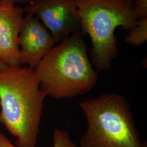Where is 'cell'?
Returning a JSON list of instances; mask_svg holds the SVG:
<instances>
[{"label": "cell", "mask_w": 147, "mask_h": 147, "mask_svg": "<svg viewBox=\"0 0 147 147\" xmlns=\"http://www.w3.org/2000/svg\"><path fill=\"white\" fill-rule=\"evenodd\" d=\"M47 94L34 69L5 66L0 70V124L19 147H36Z\"/></svg>", "instance_id": "1"}, {"label": "cell", "mask_w": 147, "mask_h": 147, "mask_svg": "<svg viewBox=\"0 0 147 147\" xmlns=\"http://www.w3.org/2000/svg\"><path fill=\"white\" fill-rule=\"evenodd\" d=\"M80 30L58 43L34 70L47 96L56 99L84 94L96 84L98 74L89 61Z\"/></svg>", "instance_id": "2"}, {"label": "cell", "mask_w": 147, "mask_h": 147, "mask_svg": "<svg viewBox=\"0 0 147 147\" xmlns=\"http://www.w3.org/2000/svg\"><path fill=\"white\" fill-rule=\"evenodd\" d=\"M79 106L87 127L80 140L81 147H144L124 96L108 93L83 100Z\"/></svg>", "instance_id": "3"}, {"label": "cell", "mask_w": 147, "mask_h": 147, "mask_svg": "<svg viewBox=\"0 0 147 147\" xmlns=\"http://www.w3.org/2000/svg\"><path fill=\"white\" fill-rule=\"evenodd\" d=\"M82 32L89 36L92 64L98 72L111 68L117 55L116 30L136 24L134 2L126 0H73Z\"/></svg>", "instance_id": "4"}, {"label": "cell", "mask_w": 147, "mask_h": 147, "mask_svg": "<svg viewBox=\"0 0 147 147\" xmlns=\"http://www.w3.org/2000/svg\"><path fill=\"white\" fill-rule=\"evenodd\" d=\"M26 11L32 13L60 42L81 27L78 11L73 0H37Z\"/></svg>", "instance_id": "5"}, {"label": "cell", "mask_w": 147, "mask_h": 147, "mask_svg": "<svg viewBox=\"0 0 147 147\" xmlns=\"http://www.w3.org/2000/svg\"><path fill=\"white\" fill-rule=\"evenodd\" d=\"M55 44L52 34L42 22L26 11L19 38L21 65L35 69Z\"/></svg>", "instance_id": "6"}, {"label": "cell", "mask_w": 147, "mask_h": 147, "mask_svg": "<svg viewBox=\"0 0 147 147\" xmlns=\"http://www.w3.org/2000/svg\"><path fill=\"white\" fill-rule=\"evenodd\" d=\"M25 9L0 0V61L20 66L19 38Z\"/></svg>", "instance_id": "7"}, {"label": "cell", "mask_w": 147, "mask_h": 147, "mask_svg": "<svg viewBox=\"0 0 147 147\" xmlns=\"http://www.w3.org/2000/svg\"><path fill=\"white\" fill-rule=\"evenodd\" d=\"M147 40V18L137 20L136 24L129 30L125 37L127 44L134 46L143 44Z\"/></svg>", "instance_id": "8"}, {"label": "cell", "mask_w": 147, "mask_h": 147, "mask_svg": "<svg viewBox=\"0 0 147 147\" xmlns=\"http://www.w3.org/2000/svg\"><path fill=\"white\" fill-rule=\"evenodd\" d=\"M53 147H78L66 130L56 129L53 134Z\"/></svg>", "instance_id": "9"}, {"label": "cell", "mask_w": 147, "mask_h": 147, "mask_svg": "<svg viewBox=\"0 0 147 147\" xmlns=\"http://www.w3.org/2000/svg\"><path fill=\"white\" fill-rule=\"evenodd\" d=\"M134 9L137 20L147 18V0H135Z\"/></svg>", "instance_id": "10"}, {"label": "cell", "mask_w": 147, "mask_h": 147, "mask_svg": "<svg viewBox=\"0 0 147 147\" xmlns=\"http://www.w3.org/2000/svg\"><path fill=\"white\" fill-rule=\"evenodd\" d=\"M0 147H19L14 145L3 134L0 132Z\"/></svg>", "instance_id": "11"}, {"label": "cell", "mask_w": 147, "mask_h": 147, "mask_svg": "<svg viewBox=\"0 0 147 147\" xmlns=\"http://www.w3.org/2000/svg\"><path fill=\"white\" fill-rule=\"evenodd\" d=\"M37 0H14L15 3L16 2H19V3H25V2H31L33 1H35Z\"/></svg>", "instance_id": "12"}, {"label": "cell", "mask_w": 147, "mask_h": 147, "mask_svg": "<svg viewBox=\"0 0 147 147\" xmlns=\"http://www.w3.org/2000/svg\"><path fill=\"white\" fill-rule=\"evenodd\" d=\"M1 1L7 2V3H11V4H14V3H15L14 0H1Z\"/></svg>", "instance_id": "13"}, {"label": "cell", "mask_w": 147, "mask_h": 147, "mask_svg": "<svg viewBox=\"0 0 147 147\" xmlns=\"http://www.w3.org/2000/svg\"><path fill=\"white\" fill-rule=\"evenodd\" d=\"M5 66H6V65H5V64H4L3 63H2V62L0 61V70L4 68Z\"/></svg>", "instance_id": "14"}, {"label": "cell", "mask_w": 147, "mask_h": 147, "mask_svg": "<svg viewBox=\"0 0 147 147\" xmlns=\"http://www.w3.org/2000/svg\"><path fill=\"white\" fill-rule=\"evenodd\" d=\"M126 1H132V0H126Z\"/></svg>", "instance_id": "15"}]
</instances>
